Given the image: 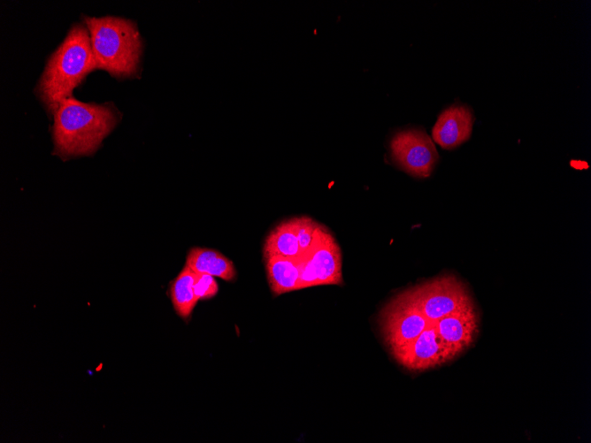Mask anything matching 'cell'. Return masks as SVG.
Wrapping results in <instances>:
<instances>
[{"label": "cell", "instance_id": "cell-16", "mask_svg": "<svg viewBox=\"0 0 591 443\" xmlns=\"http://www.w3.org/2000/svg\"><path fill=\"white\" fill-rule=\"evenodd\" d=\"M194 292L197 300H207L214 297L219 292V286L213 276L196 273Z\"/></svg>", "mask_w": 591, "mask_h": 443}, {"label": "cell", "instance_id": "cell-6", "mask_svg": "<svg viewBox=\"0 0 591 443\" xmlns=\"http://www.w3.org/2000/svg\"><path fill=\"white\" fill-rule=\"evenodd\" d=\"M419 309L430 322L473 304L465 285L445 274L409 288Z\"/></svg>", "mask_w": 591, "mask_h": 443}, {"label": "cell", "instance_id": "cell-2", "mask_svg": "<svg viewBox=\"0 0 591 443\" xmlns=\"http://www.w3.org/2000/svg\"><path fill=\"white\" fill-rule=\"evenodd\" d=\"M96 62L85 24H75L50 57L37 86L45 109L54 114L60 103L94 70Z\"/></svg>", "mask_w": 591, "mask_h": 443}, {"label": "cell", "instance_id": "cell-10", "mask_svg": "<svg viewBox=\"0 0 591 443\" xmlns=\"http://www.w3.org/2000/svg\"><path fill=\"white\" fill-rule=\"evenodd\" d=\"M473 117L464 105H454L443 111L432 130L434 141L445 149H452L466 141L472 134Z\"/></svg>", "mask_w": 591, "mask_h": 443}, {"label": "cell", "instance_id": "cell-14", "mask_svg": "<svg viewBox=\"0 0 591 443\" xmlns=\"http://www.w3.org/2000/svg\"><path fill=\"white\" fill-rule=\"evenodd\" d=\"M195 276L196 273L185 265L170 287L174 310L183 319L190 317L198 302L194 292Z\"/></svg>", "mask_w": 591, "mask_h": 443}, {"label": "cell", "instance_id": "cell-8", "mask_svg": "<svg viewBox=\"0 0 591 443\" xmlns=\"http://www.w3.org/2000/svg\"><path fill=\"white\" fill-rule=\"evenodd\" d=\"M392 356L406 370L423 371L445 364L457 355L440 337L434 323L431 322L411 344Z\"/></svg>", "mask_w": 591, "mask_h": 443}, {"label": "cell", "instance_id": "cell-3", "mask_svg": "<svg viewBox=\"0 0 591 443\" xmlns=\"http://www.w3.org/2000/svg\"><path fill=\"white\" fill-rule=\"evenodd\" d=\"M84 21L96 68L118 78L137 73L142 43L133 21L112 16L84 17Z\"/></svg>", "mask_w": 591, "mask_h": 443}, {"label": "cell", "instance_id": "cell-13", "mask_svg": "<svg viewBox=\"0 0 591 443\" xmlns=\"http://www.w3.org/2000/svg\"><path fill=\"white\" fill-rule=\"evenodd\" d=\"M263 256H280L290 258L302 256L291 218L281 221L271 230L264 243Z\"/></svg>", "mask_w": 591, "mask_h": 443}, {"label": "cell", "instance_id": "cell-11", "mask_svg": "<svg viewBox=\"0 0 591 443\" xmlns=\"http://www.w3.org/2000/svg\"><path fill=\"white\" fill-rule=\"evenodd\" d=\"M186 265L195 273H204L231 282L236 279L234 263L220 252L205 248H192Z\"/></svg>", "mask_w": 591, "mask_h": 443}, {"label": "cell", "instance_id": "cell-15", "mask_svg": "<svg viewBox=\"0 0 591 443\" xmlns=\"http://www.w3.org/2000/svg\"><path fill=\"white\" fill-rule=\"evenodd\" d=\"M291 220L303 255L310 248L319 224L308 216L294 217Z\"/></svg>", "mask_w": 591, "mask_h": 443}, {"label": "cell", "instance_id": "cell-5", "mask_svg": "<svg viewBox=\"0 0 591 443\" xmlns=\"http://www.w3.org/2000/svg\"><path fill=\"white\" fill-rule=\"evenodd\" d=\"M430 323L409 288L394 296L380 312L381 332L392 355L411 344Z\"/></svg>", "mask_w": 591, "mask_h": 443}, {"label": "cell", "instance_id": "cell-12", "mask_svg": "<svg viewBox=\"0 0 591 443\" xmlns=\"http://www.w3.org/2000/svg\"><path fill=\"white\" fill-rule=\"evenodd\" d=\"M268 285L274 296L298 290V257L264 256Z\"/></svg>", "mask_w": 591, "mask_h": 443}, {"label": "cell", "instance_id": "cell-9", "mask_svg": "<svg viewBox=\"0 0 591 443\" xmlns=\"http://www.w3.org/2000/svg\"><path fill=\"white\" fill-rule=\"evenodd\" d=\"M434 323L440 337L457 355L474 342L479 332V315L474 304Z\"/></svg>", "mask_w": 591, "mask_h": 443}, {"label": "cell", "instance_id": "cell-1", "mask_svg": "<svg viewBox=\"0 0 591 443\" xmlns=\"http://www.w3.org/2000/svg\"><path fill=\"white\" fill-rule=\"evenodd\" d=\"M53 115L54 151L63 158L94 153L119 119L112 103H83L73 96Z\"/></svg>", "mask_w": 591, "mask_h": 443}, {"label": "cell", "instance_id": "cell-4", "mask_svg": "<svg viewBox=\"0 0 591 443\" xmlns=\"http://www.w3.org/2000/svg\"><path fill=\"white\" fill-rule=\"evenodd\" d=\"M300 278L297 289L343 284L341 248L322 225L315 230L310 248L298 257Z\"/></svg>", "mask_w": 591, "mask_h": 443}, {"label": "cell", "instance_id": "cell-7", "mask_svg": "<svg viewBox=\"0 0 591 443\" xmlns=\"http://www.w3.org/2000/svg\"><path fill=\"white\" fill-rule=\"evenodd\" d=\"M390 151L395 164L417 178L430 176L439 158L431 138L418 129L397 132L390 141Z\"/></svg>", "mask_w": 591, "mask_h": 443}]
</instances>
